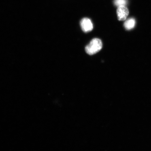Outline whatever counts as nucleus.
Segmentation results:
<instances>
[{
	"instance_id": "3",
	"label": "nucleus",
	"mask_w": 151,
	"mask_h": 151,
	"mask_svg": "<svg viewBox=\"0 0 151 151\" xmlns=\"http://www.w3.org/2000/svg\"><path fill=\"white\" fill-rule=\"evenodd\" d=\"M80 25L82 31L85 33L91 31L93 29V25L89 19L85 18L82 19L80 22Z\"/></svg>"
},
{
	"instance_id": "4",
	"label": "nucleus",
	"mask_w": 151,
	"mask_h": 151,
	"mask_svg": "<svg viewBox=\"0 0 151 151\" xmlns=\"http://www.w3.org/2000/svg\"><path fill=\"white\" fill-rule=\"evenodd\" d=\"M135 23L134 19L133 18L128 19L124 22V26L126 29L131 30L134 27Z\"/></svg>"
},
{
	"instance_id": "5",
	"label": "nucleus",
	"mask_w": 151,
	"mask_h": 151,
	"mask_svg": "<svg viewBox=\"0 0 151 151\" xmlns=\"http://www.w3.org/2000/svg\"><path fill=\"white\" fill-rule=\"evenodd\" d=\"M114 3L116 6L119 7L122 6H126L127 4V0H114Z\"/></svg>"
},
{
	"instance_id": "1",
	"label": "nucleus",
	"mask_w": 151,
	"mask_h": 151,
	"mask_svg": "<svg viewBox=\"0 0 151 151\" xmlns=\"http://www.w3.org/2000/svg\"><path fill=\"white\" fill-rule=\"evenodd\" d=\"M102 47L103 43L101 40L94 38L86 47L85 50L87 53L89 55H93L100 51Z\"/></svg>"
},
{
	"instance_id": "2",
	"label": "nucleus",
	"mask_w": 151,
	"mask_h": 151,
	"mask_svg": "<svg viewBox=\"0 0 151 151\" xmlns=\"http://www.w3.org/2000/svg\"><path fill=\"white\" fill-rule=\"evenodd\" d=\"M129 10L126 6H119L116 9V14L119 21L125 20L129 14Z\"/></svg>"
}]
</instances>
